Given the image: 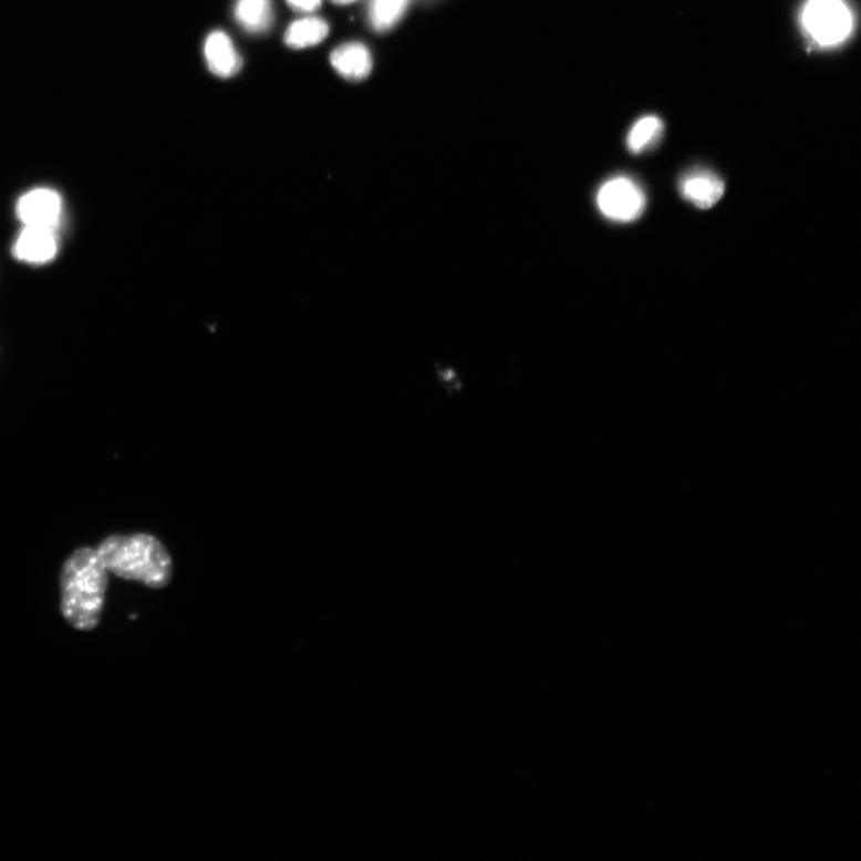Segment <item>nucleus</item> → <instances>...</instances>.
<instances>
[{
  "mask_svg": "<svg viewBox=\"0 0 861 861\" xmlns=\"http://www.w3.org/2000/svg\"><path fill=\"white\" fill-rule=\"evenodd\" d=\"M204 52L207 66L218 77H234L242 68V58L225 32L216 31L207 37Z\"/></svg>",
  "mask_w": 861,
  "mask_h": 861,
  "instance_id": "8",
  "label": "nucleus"
},
{
  "mask_svg": "<svg viewBox=\"0 0 861 861\" xmlns=\"http://www.w3.org/2000/svg\"><path fill=\"white\" fill-rule=\"evenodd\" d=\"M17 211L25 227L55 229L63 212V200L53 189L37 188L19 200Z\"/></svg>",
  "mask_w": 861,
  "mask_h": 861,
  "instance_id": "5",
  "label": "nucleus"
},
{
  "mask_svg": "<svg viewBox=\"0 0 861 861\" xmlns=\"http://www.w3.org/2000/svg\"><path fill=\"white\" fill-rule=\"evenodd\" d=\"M801 27L819 48H836L854 28L853 12L844 0H807L800 13Z\"/></svg>",
  "mask_w": 861,
  "mask_h": 861,
  "instance_id": "3",
  "label": "nucleus"
},
{
  "mask_svg": "<svg viewBox=\"0 0 861 861\" xmlns=\"http://www.w3.org/2000/svg\"><path fill=\"white\" fill-rule=\"evenodd\" d=\"M331 2L338 6H347L357 2V0H331Z\"/></svg>",
  "mask_w": 861,
  "mask_h": 861,
  "instance_id": "15",
  "label": "nucleus"
},
{
  "mask_svg": "<svg viewBox=\"0 0 861 861\" xmlns=\"http://www.w3.org/2000/svg\"><path fill=\"white\" fill-rule=\"evenodd\" d=\"M58 251L54 229L25 227L14 242L12 252L20 261L43 264L53 260Z\"/></svg>",
  "mask_w": 861,
  "mask_h": 861,
  "instance_id": "7",
  "label": "nucleus"
},
{
  "mask_svg": "<svg viewBox=\"0 0 861 861\" xmlns=\"http://www.w3.org/2000/svg\"><path fill=\"white\" fill-rule=\"evenodd\" d=\"M322 0H287L288 6L300 12L315 11L321 7Z\"/></svg>",
  "mask_w": 861,
  "mask_h": 861,
  "instance_id": "14",
  "label": "nucleus"
},
{
  "mask_svg": "<svg viewBox=\"0 0 861 861\" xmlns=\"http://www.w3.org/2000/svg\"><path fill=\"white\" fill-rule=\"evenodd\" d=\"M412 0H370L369 23L377 33L391 31L404 19Z\"/></svg>",
  "mask_w": 861,
  "mask_h": 861,
  "instance_id": "12",
  "label": "nucleus"
},
{
  "mask_svg": "<svg viewBox=\"0 0 861 861\" xmlns=\"http://www.w3.org/2000/svg\"><path fill=\"white\" fill-rule=\"evenodd\" d=\"M680 191L697 209L708 210L723 198L725 184L715 173L696 169L682 177Z\"/></svg>",
  "mask_w": 861,
  "mask_h": 861,
  "instance_id": "6",
  "label": "nucleus"
},
{
  "mask_svg": "<svg viewBox=\"0 0 861 861\" xmlns=\"http://www.w3.org/2000/svg\"><path fill=\"white\" fill-rule=\"evenodd\" d=\"M663 131L664 125L660 117L649 115L640 118L627 136L630 152L635 155L646 152L647 148L658 143Z\"/></svg>",
  "mask_w": 861,
  "mask_h": 861,
  "instance_id": "13",
  "label": "nucleus"
},
{
  "mask_svg": "<svg viewBox=\"0 0 861 861\" xmlns=\"http://www.w3.org/2000/svg\"><path fill=\"white\" fill-rule=\"evenodd\" d=\"M108 575L96 548L81 547L64 561L59 574L61 612L73 630L91 632L98 627L106 604Z\"/></svg>",
  "mask_w": 861,
  "mask_h": 861,
  "instance_id": "1",
  "label": "nucleus"
},
{
  "mask_svg": "<svg viewBox=\"0 0 861 861\" xmlns=\"http://www.w3.org/2000/svg\"><path fill=\"white\" fill-rule=\"evenodd\" d=\"M331 63L345 80L360 82L373 71V55L361 42L341 44L331 54Z\"/></svg>",
  "mask_w": 861,
  "mask_h": 861,
  "instance_id": "9",
  "label": "nucleus"
},
{
  "mask_svg": "<svg viewBox=\"0 0 861 861\" xmlns=\"http://www.w3.org/2000/svg\"><path fill=\"white\" fill-rule=\"evenodd\" d=\"M330 33V25L319 18H307L293 22L286 33L284 40L294 50L317 46Z\"/></svg>",
  "mask_w": 861,
  "mask_h": 861,
  "instance_id": "11",
  "label": "nucleus"
},
{
  "mask_svg": "<svg viewBox=\"0 0 861 861\" xmlns=\"http://www.w3.org/2000/svg\"><path fill=\"white\" fill-rule=\"evenodd\" d=\"M107 571L151 589L166 588L173 578V559L159 539L147 532L117 533L97 546Z\"/></svg>",
  "mask_w": 861,
  "mask_h": 861,
  "instance_id": "2",
  "label": "nucleus"
},
{
  "mask_svg": "<svg viewBox=\"0 0 861 861\" xmlns=\"http://www.w3.org/2000/svg\"><path fill=\"white\" fill-rule=\"evenodd\" d=\"M598 206L608 219L622 222L634 221L645 210V191L631 177L616 176L599 190Z\"/></svg>",
  "mask_w": 861,
  "mask_h": 861,
  "instance_id": "4",
  "label": "nucleus"
},
{
  "mask_svg": "<svg viewBox=\"0 0 861 861\" xmlns=\"http://www.w3.org/2000/svg\"><path fill=\"white\" fill-rule=\"evenodd\" d=\"M235 19L250 34L266 33L274 21L272 0H237Z\"/></svg>",
  "mask_w": 861,
  "mask_h": 861,
  "instance_id": "10",
  "label": "nucleus"
}]
</instances>
